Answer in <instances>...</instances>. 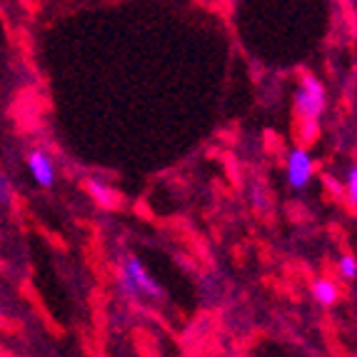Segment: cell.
Returning <instances> with one entry per match:
<instances>
[{
	"label": "cell",
	"mask_w": 357,
	"mask_h": 357,
	"mask_svg": "<svg viewBox=\"0 0 357 357\" xmlns=\"http://www.w3.org/2000/svg\"><path fill=\"white\" fill-rule=\"evenodd\" d=\"M85 188H88V192H90V197L96 200L98 205H102V208H113L115 203H118V195H115L107 185H102V183H98V180H93L90 178L88 183H85Z\"/></svg>",
	"instance_id": "cell-5"
},
{
	"label": "cell",
	"mask_w": 357,
	"mask_h": 357,
	"mask_svg": "<svg viewBox=\"0 0 357 357\" xmlns=\"http://www.w3.org/2000/svg\"><path fill=\"white\" fill-rule=\"evenodd\" d=\"M10 195H13L10 183H8L6 175L0 173V203H8V200H10Z\"/></svg>",
	"instance_id": "cell-9"
},
{
	"label": "cell",
	"mask_w": 357,
	"mask_h": 357,
	"mask_svg": "<svg viewBox=\"0 0 357 357\" xmlns=\"http://www.w3.org/2000/svg\"><path fill=\"white\" fill-rule=\"evenodd\" d=\"M118 282H120V287L130 295V298H135V295L162 298V287L150 278L148 270L143 268V262L132 255H128L126 260H123V265H120Z\"/></svg>",
	"instance_id": "cell-1"
},
{
	"label": "cell",
	"mask_w": 357,
	"mask_h": 357,
	"mask_svg": "<svg viewBox=\"0 0 357 357\" xmlns=\"http://www.w3.org/2000/svg\"><path fill=\"white\" fill-rule=\"evenodd\" d=\"M28 167L40 188H53L55 185V167L43 150H33V153L28 155Z\"/></svg>",
	"instance_id": "cell-4"
},
{
	"label": "cell",
	"mask_w": 357,
	"mask_h": 357,
	"mask_svg": "<svg viewBox=\"0 0 357 357\" xmlns=\"http://www.w3.org/2000/svg\"><path fill=\"white\" fill-rule=\"evenodd\" d=\"M295 107H298L300 118L312 120V123H317V118L322 115L325 88H322V83L315 75H303V83L298 88V96H295Z\"/></svg>",
	"instance_id": "cell-2"
},
{
	"label": "cell",
	"mask_w": 357,
	"mask_h": 357,
	"mask_svg": "<svg viewBox=\"0 0 357 357\" xmlns=\"http://www.w3.org/2000/svg\"><path fill=\"white\" fill-rule=\"evenodd\" d=\"M337 270L340 275L345 278V280H355V275H357V260L352 255H342L337 262Z\"/></svg>",
	"instance_id": "cell-7"
},
{
	"label": "cell",
	"mask_w": 357,
	"mask_h": 357,
	"mask_svg": "<svg viewBox=\"0 0 357 357\" xmlns=\"http://www.w3.org/2000/svg\"><path fill=\"white\" fill-rule=\"evenodd\" d=\"M312 178V160L305 150H292L287 158V183L292 188H305L307 180Z\"/></svg>",
	"instance_id": "cell-3"
},
{
	"label": "cell",
	"mask_w": 357,
	"mask_h": 357,
	"mask_svg": "<svg viewBox=\"0 0 357 357\" xmlns=\"http://www.w3.org/2000/svg\"><path fill=\"white\" fill-rule=\"evenodd\" d=\"M347 190H350V200L357 205V167H352L347 175Z\"/></svg>",
	"instance_id": "cell-8"
},
{
	"label": "cell",
	"mask_w": 357,
	"mask_h": 357,
	"mask_svg": "<svg viewBox=\"0 0 357 357\" xmlns=\"http://www.w3.org/2000/svg\"><path fill=\"white\" fill-rule=\"evenodd\" d=\"M312 295H315V300L320 305H333L335 300H337V287L330 280H317L315 285H312Z\"/></svg>",
	"instance_id": "cell-6"
}]
</instances>
